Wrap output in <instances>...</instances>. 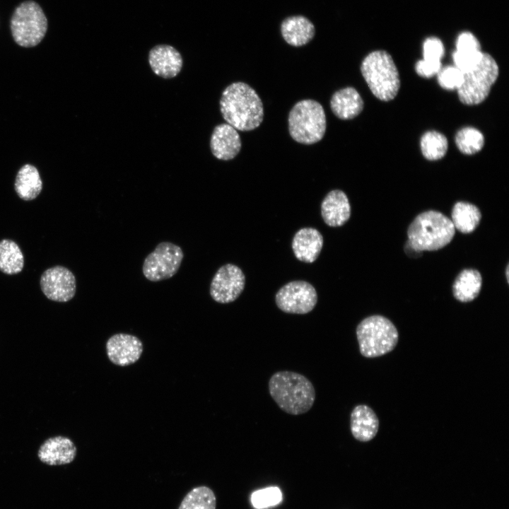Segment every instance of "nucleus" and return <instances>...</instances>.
Wrapping results in <instances>:
<instances>
[{"instance_id": "7ed1b4c3", "label": "nucleus", "mask_w": 509, "mask_h": 509, "mask_svg": "<svg viewBox=\"0 0 509 509\" xmlns=\"http://www.w3.org/2000/svg\"><path fill=\"white\" fill-rule=\"evenodd\" d=\"M455 233L450 218L439 211H427L419 214L409 225L406 242L419 253L438 250L452 240Z\"/></svg>"}, {"instance_id": "ddd939ff", "label": "nucleus", "mask_w": 509, "mask_h": 509, "mask_svg": "<svg viewBox=\"0 0 509 509\" xmlns=\"http://www.w3.org/2000/svg\"><path fill=\"white\" fill-rule=\"evenodd\" d=\"M105 347L110 361L121 367L135 363L141 358L144 350L141 339L127 333L112 335L107 339Z\"/></svg>"}, {"instance_id": "412c9836", "label": "nucleus", "mask_w": 509, "mask_h": 509, "mask_svg": "<svg viewBox=\"0 0 509 509\" xmlns=\"http://www.w3.org/2000/svg\"><path fill=\"white\" fill-rule=\"evenodd\" d=\"M281 34L290 45L299 47L308 43L315 35L313 24L305 17L291 16L281 24Z\"/></svg>"}, {"instance_id": "7c9ffc66", "label": "nucleus", "mask_w": 509, "mask_h": 509, "mask_svg": "<svg viewBox=\"0 0 509 509\" xmlns=\"http://www.w3.org/2000/svg\"><path fill=\"white\" fill-rule=\"evenodd\" d=\"M445 48L442 41L436 37H429L423 44V59L431 62H441Z\"/></svg>"}, {"instance_id": "4be33fe9", "label": "nucleus", "mask_w": 509, "mask_h": 509, "mask_svg": "<svg viewBox=\"0 0 509 509\" xmlns=\"http://www.w3.org/2000/svg\"><path fill=\"white\" fill-rule=\"evenodd\" d=\"M14 188L21 199L30 201L35 199L42 189V182L37 169L30 164L21 167L16 175Z\"/></svg>"}, {"instance_id": "b1692460", "label": "nucleus", "mask_w": 509, "mask_h": 509, "mask_svg": "<svg viewBox=\"0 0 509 509\" xmlns=\"http://www.w3.org/2000/svg\"><path fill=\"white\" fill-rule=\"evenodd\" d=\"M451 216L455 228L462 233L473 232L481 219L479 208L465 201H458L454 205Z\"/></svg>"}, {"instance_id": "c85d7f7f", "label": "nucleus", "mask_w": 509, "mask_h": 509, "mask_svg": "<svg viewBox=\"0 0 509 509\" xmlns=\"http://www.w3.org/2000/svg\"><path fill=\"white\" fill-rule=\"evenodd\" d=\"M438 82L445 90H458L464 81V73L455 66L442 67L437 74Z\"/></svg>"}, {"instance_id": "39448f33", "label": "nucleus", "mask_w": 509, "mask_h": 509, "mask_svg": "<svg viewBox=\"0 0 509 509\" xmlns=\"http://www.w3.org/2000/svg\"><path fill=\"white\" fill-rule=\"evenodd\" d=\"M361 354L368 358L384 356L394 349L399 333L394 324L382 315L364 318L356 327Z\"/></svg>"}, {"instance_id": "20e7f679", "label": "nucleus", "mask_w": 509, "mask_h": 509, "mask_svg": "<svg viewBox=\"0 0 509 509\" xmlns=\"http://www.w3.org/2000/svg\"><path fill=\"white\" fill-rule=\"evenodd\" d=\"M361 71L377 98L387 102L397 96L400 78L394 60L388 52L375 50L369 53L361 63Z\"/></svg>"}, {"instance_id": "c756f323", "label": "nucleus", "mask_w": 509, "mask_h": 509, "mask_svg": "<svg viewBox=\"0 0 509 509\" xmlns=\"http://www.w3.org/2000/svg\"><path fill=\"white\" fill-rule=\"evenodd\" d=\"M282 500V494L278 487H268L255 491L251 496L254 507L258 509L275 505Z\"/></svg>"}, {"instance_id": "a878e982", "label": "nucleus", "mask_w": 509, "mask_h": 509, "mask_svg": "<svg viewBox=\"0 0 509 509\" xmlns=\"http://www.w3.org/2000/svg\"><path fill=\"white\" fill-rule=\"evenodd\" d=\"M216 498L211 488L206 486L193 488L184 497L178 509H216Z\"/></svg>"}, {"instance_id": "6e6552de", "label": "nucleus", "mask_w": 509, "mask_h": 509, "mask_svg": "<svg viewBox=\"0 0 509 509\" xmlns=\"http://www.w3.org/2000/svg\"><path fill=\"white\" fill-rule=\"evenodd\" d=\"M499 68L493 57L484 52L478 65L464 74V81L457 90L460 100L467 105L480 104L488 96L496 81Z\"/></svg>"}, {"instance_id": "cd10ccee", "label": "nucleus", "mask_w": 509, "mask_h": 509, "mask_svg": "<svg viewBox=\"0 0 509 509\" xmlns=\"http://www.w3.org/2000/svg\"><path fill=\"white\" fill-rule=\"evenodd\" d=\"M455 144L461 153L472 155L482 149L484 145V136L477 129L467 127L457 132Z\"/></svg>"}, {"instance_id": "9b49d317", "label": "nucleus", "mask_w": 509, "mask_h": 509, "mask_svg": "<svg viewBox=\"0 0 509 509\" xmlns=\"http://www.w3.org/2000/svg\"><path fill=\"white\" fill-rule=\"evenodd\" d=\"M245 283V277L241 269L235 264H226L213 276L210 284V295L217 303H229L240 296Z\"/></svg>"}, {"instance_id": "a211bd4d", "label": "nucleus", "mask_w": 509, "mask_h": 509, "mask_svg": "<svg viewBox=\"0 0 509 509\" xmlns=\"http://www.w3.org/2000/svg\"><path fill=\"white\" fill-rule=\"evenodd\" d=\"M350 429L357 440L364 443L370 441L378 432L379 419L370 406L358 404L351 413Z\"/></svg>"}, {"instance_id": "9d476101", "label": "nucleus", "mask_w": 509, "mask_h": 509, "mask_svg": "<svg viewBox=\"0 0 509 509\" xmlns=\"http://www.w3.org/2000/svg\"><path fill=\"white\" fill-rule=\"evenodd\" d=\"M275 300L277 307L283 312L303 315L313 310L317 302V295L310 283L293 281L278 291Z\"/></svg>"}, {"instance_id": "72a5a7b5", "label": "nucleus", "mask_w": 509, "mask_h": 509, "mask_svg": "<svg viewBox=\"0 0 509 509\" xmlns=\"http://www.w3.org/2000/svg\"><path fill=\"white\" fill-rule=\"evenodd\" d=\"M442 68L441 62H431L424 59L419 60L415 65L416 74L423 77L429 78L439 72Z\"/></svg>"}, {"instance_id": "473e14b6", "label": "nucleus", "mask_w": 509, "mask_h": 509, "mask_svg": "<svg viewBox=\"0 0 509 509\" xmlns=\"http://www.w3.org/2000/svg\"><path fill=\"white\" fill-rule=\"evenodd\" d=\"M482 52L474 54H460L455 51L452 54V59L455 66L464 74L474 69L481 61Z\"/></svg>"}, {"instance_id": "bb28decb", "label": "nucleus", "mask_w": 509, "mask_h": 509, "mask_svg": "<svg viewBox=\"0 0 509 509\" xmlns=\"http://www.w3.org/2000/svg\"><path fill=\"white\" fill-rule=\"evenodd\" d=\"M423 156L429 160L441 159L447 153L448 142L447 138L436 131H426L420 141Z\"/></svg>"}, {"instance_id": "4468645a", "label": "nucleus", "mask_w": 509, "mask_h": 509, "mask_svg": "<svg viewBox=\"0 0 509 509\" xmlns=\"http://www.w3.org/2000/svg\"><path fill=\"white\" fill-rule=\"evenodd\" d=\"M77 453L73 441L59 435L47 439L37 451L39 460L47 465L59 466L72 462Z\"/></svg>"}, {"instance_id": "0eeeda50", "label": "nucleus", "mask_w": 509, "mask_h": 509, "mask_svg": "<svg viewBox=\"0 0 509 509\" xmlns=\"http://www.w3.org/2000/svg\"><path fill=\"white\" fill-rule=\"evenodd\" d=\"M48 21L43 9L33 0H26L14 9L10 29L15 42L23 47H33L45 37Z\"/></svg>"}, {"instance_id": "5701e85b", "label": "nucleus", "mask_w": 509, "mask_h": 509, "mask_svg": "<svg viewBox=\"0 0 509 509\" xmlns=\"http://www.w3.org/2000/svg\"><path fill=\"white\" fill-rule=\"evenodd\" d=\"M482 285L481 274L476 269L462 270L452 286L455 298L460 302L473 300L479 295Z\"/></svg>"}, {"instance_id": "1a4fd4ad", "label": "nucleus", "mask_w": 509, "mask_h": 509, "mask_svg": "<svg viewBox=\"0 0 509 509\" xmlns=\"http://www.w3.org/2000/svg\"><path fill=\"white\" fill-rule=\"evenodd\" d=\"M183 257L180 246L170 242H161L145 258L143 274L153 282L170 279L178 271Z\"/></svg>"}, {"instance_id": "393cba45", "label": "nucleus", "mask_w": 509, "mask_h": 509, "mask_svg": "<svg viewBox=\"0 0 509 509\" xmlns=\"http://www.w3.org/2000/svg\"><path fill=\"white\" fill-rule=\"evenodd\" d=\"M24 266L23 252L16 242L9 239L0 241V271L8 275L20 273Z\"/></svg>"}, {"instance_id": "aec40b11", "label": "nucleus", "mask_w": 509, "mask_h": 509, "mask_svg": "<svg viewBox=\"0 0 509 509\" xmlns=\"http://www.w3.org/2000/svg\"><path fill=\"white\" fill-rule=\"evenodd\" d=\"M330 107L334 115L341 119H351L357 117L363 109V101L359 93L353 87H346L336 91L330 100Z\"/></svg>"}, {"instance_id": "dca6fc26", "label": "nucleus", "mask_w": 509, "mask_h": 509, "mask_svg": "<svg viewBox=\"0 0 509 509\" xmlns=\"http://www.w3.org/2000/svg\"><path fill=\"white\" fill-rule=\"evenodd\" d=\"M148 63L155 74L164 78H171L180 72L183 61L175 48L168 45H159L150 50Z\"/></svg>"}, {"instance_id": "f3484780", "label": "nucleus", "mask_w": 509, "mask_h": 509, "mask_svg": "<svg viewBox=\"0 0 509 509\" xmlns=\"http://www.w3.org/2000/svg\"><path fill=\"white\" fill-rule=\"evenodd\" d=\"M321 214L329 226L344 225L351 216V206L346 194L339 189L328 192L321 204Z\"/></svg>"}, {"instance_id": "f257e3e1", "label": "nucleus", "mask_w": 509, "mask_h": 509, "mask_svg": "<svg viewBox=\"0 0 509 509\" xmlns=\"http://www.w3.org/2000/svg\"><path fill=\"white\" fill-rule=\"evenodd\" d=\"M220 110L226 122L240 131L254 130L264 119V107L259 96L243 82L233 83L224 89Z\"/></svg>"}, {"instance_id": "f8f14e48", "label": "nucleus", "mask_w": 509, "mask_h": 509, "mask_svg": "<svg viewBox=\"0 0 509 509\" xmlns=\"http://www.w3.org/2000/svg\"><path fill=\"white\" fill-rule=\"evenodd\" d=\"M40 285L42 293L49 300L65 303L76 293V281L74 274L62 266L46 269L41 275Z\"/></svg>"}, {"instance_id": "2f4dec72", "label": "nucleus", "mask_w": 509, "mask_h": 509, "mask_svg": "<svg viewBox=\"0 0 509 509\" xmlns=\"http://www.w3.org/2000/svg\"><path fill=\"white\" fill-rule=\"evenodd\" d=\"M455 45V51L461 54H474L481 52L478 39L469 31L462 32L458 35Z\"/></svg>"}, {"instance_id": "f03ea898", "label": "nucleus", "mask_w": 509, "mask_h": 509, "mask_svg": "<svg viewBox=\"0 0 509 509\" xmlns=\"http://www.w3.org/2000/svg\"><path fill=\"white\" fill-rule=\"evenodd\" d=\"M269 392L279 408L287 414L308 411L315 399V390L303 375L293 371L275 373L269 381Z\"/></svg>"}, {"instance_id": "f704fd0d", "label": "nucleus", "mask_w": 509, "mask_h": 509, "mask_svg": "<svg viewBox=\"0 0 509 509\" xmlns=\"http://www.w3.org/2000/svg\"><path fill=\"white\" fill-rule=\"evenodd\" d=\"M505 274H506L507 281H508V265L507 267H506V272H505Z\"/></svg>"}, {"instance_id": "423d86ee", "label": "nucleus", "mask_w": 509, "mask_h": 509, "mask_svg": "<svg viewBox=\"0 0 509 509\" xmlns=\"http://www.w3.org/2000/svg\"><path fill=\"white\" fill-rule=\"evenodd\" d=\"M288 121L291 136L300 144H315L323 138L326 131L324 108L314 100H303L296 103L289 112Z\"/></svg>"}, {"instance_id": "2eb2a0df", "label": "nucleus", "mask_w": 509, "mask_h": 509, "mask_svg": "<svg viewBox=\"0 0 509 509\" xmlns=\"http://www.w3.org/2000/svg\"><path fill=\"white\" fill-rule=\"evenodd\" d=\"M241 146V139L236 129L228 123L215 127L211 136L210 148L216 158L231 160L238 154Z\"/></svg>"}, {"instance_id": "6ab92c4d", "label": "nucleus", "mask_w": 509, "mask_h": 509, "mask_svg": "<svg viewBox=\"0 0 509 509\" xmlns=\"http://www.w3.org/2000/svg\"><path fill=\"white\" fill-rule=\"evenodd\" d=\"M322 246L323 237L314 228L300 229L292 240V249L296 257L306 263H312L317 259Z\"/></svg>"}]
</instances>
